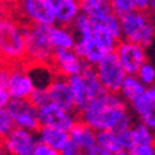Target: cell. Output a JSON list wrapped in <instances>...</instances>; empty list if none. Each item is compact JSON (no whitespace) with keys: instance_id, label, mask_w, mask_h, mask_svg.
Masks as SVG:
<instances>
[{"instance_id":"30bf717a","label":"cell","mask_w":155,"mask_h":155,"mask_svg":"<svg viewBox=\"0 0 155 155\" xmlns=\"http://www.w3.org/2000/svg\"><path fill=\"white\" fill-rule=\"evenodd\" d=\"M115 54L118 55L122 67L127 75H136L139 69L148 61L147 60V48L137 43L129 42V40H119L116 46Z\"/></svg>"},{"instance_id":"d6986e66","label":"cell","mask_w":155,"mask_h":155,"mask_svg":"<svg viewBox=\"0 0 155 155\" xmlns=\"http://www.w3.org/2000/svg\"><path fill=\"white\" fill-rule=\"evenodd\" d=\"M39 141H43L48 144L53 148L61 151L65 145L69 143V132L65 129H60V127H54V126H45L42 125L39 127L38 132Z\"/></svg>"},{"instance_id":"e575fe53","label":"cell","mask_w":155,"mask_h":155,"mask_svg":"<svg viewBox=\"0 0 155 155\" xmlns=\"http://www.w3.org/2000/svg\"><path fill=\"white\" fill-rule=\"evenodd\" d=\"M111 155H132V154H130L129 150H120V151L114 152V154H111Z\"/></svg>"},{"instance_id":"3957f363","label":"cell","mask_w":155,"mask_h":155,"mask_svg":"<svg viewBox=\"0 0 155 155\" xmlns=\"http://www.w3.org/2000/svg\"><path fill=\"white\" fill-rule=\"evenodd\" d=\"M122 39L148 48L155 42V17L145 10H133L120 17Z\"/></svg>"},{"instance_id":"ffe728a7","label":"cell","mask_w":155,"mask_h":155,"mask_svg":"<svg viewBox=\"0 0 155 155\" xmlns=\"http://www.w3.org/2000/svg\"><path fill=\"white\" fill-rule=\"evenodd\" d=\"M81 14L98 21L114 14L111 0H79Z\"/></svg>"},{"instance_id":"1f68e13d","label":"cell","mask_w":155,"mask_h":155,"mask_svg":"<svg viewBox=\"0 0 155 155\" xmlns=\"http://www.w3.org/2000/svg\"><path fill=\"white\" fill-rule=\"evenodd\" d=\"M136 10H147L148 0H130Z\"/></svg>"},{"instance_id":"8d00e7d4","label":"cell","mask_w":155,"mask_h":155,"mask_svg":"<svg viewBox=\"0 0 155 155\" xmlns=\"http://www.w3.org/2000/svg\"><path fill=\"white\" fill-rule=\"evenodd\" d=\"M76 155H86V154H84V152H78Z\"/></svg>"},{"instance_id":"7402d4cb","label":"cell","mask_w":155,"mask_h":155,"mask_svg":"<svg viewBox=\"0 0 155 155\" xmlns=\"http://www.w3.org/2000/svg\"><path fill=\"white\" fill-rule=\"evenodd\" d=\"M130 133H132L133 145L155 143V130L141 122L133 123V126L130 127Z\"/></svg>"},{"instance_id":"e0dca14e","label":"cell","mask_w":155,"mask_h":155,"mask_svg":"<svg viewBox=\"0 0 155 155\" xmlns=\"http://www.w3.org/2000/svg\"><path fill=\"white\" fill-rule=\"evenodd\" d=\"M69 139L75 145L79 147L82 152H84L97 143V132L89 125H86L83 120L78 119V122L69 130Z\"/></svg>"},{"instance_id":"5bb4252c","label":"cell","mask_w":155,"mask_h":155,"mask_svg":"<svg viewBox=\"0 0 155 155\" xmlns=\"http://www.w3.org/2000/svg\"><path fill=\"white\" fill-rule=\"evenodd\" d=\"M129 105L137 122L144 123L155 130V86L147 87L144 93Z\"/></svg>"},{"instance_id":"8992f818","label":"cell","mask_w":155,"mask_h":155,"mask_svg":"<svg viewBox=\"0 0 155 155\" xmlns=\"http://www.w3.org/2000/svg\"><path fill=\"white\" fill-rule=\"evenodd\" d=\"M94 68L104 90L110 93H119L127 74L115 51L107 54Z\"/></svg>"},{"instance_id":"6da1fadb","label":"cell","mask_w":155,"mask_h":155,"mask_svg":"<svg viewBox=\"0 0 155 155\" xmlns=\"http://www.w3.org/2000/svg\"><path fill=\"white\" fill-rule=\"evenodd\" d=\"M79 119L93 127L96 132L115 130L123 132L133 126V114L129 103L119 93L104 91L94 97L79 111Z\"/></svg>"},{"instance_id":"484cf974","label":"cell","mask_w":155,"mask_h":155,"mask_svg":"<svg viewBox=\"0 0 155 155\" xmlns=\"http://www.w3.org/2000/svg\"><path fill=\"white\" fill-rule=\"evenodd\" d=\"M111 4H112L114 14H116L118 17H123L125 14L136 10L130 0H111Z\"/></svg>"},{"instance_id":"5b68a950","label":"cell","mask_w":155,"mask_h":155,"mask_svg":"<svg viewBox=\"0 0 155 155\" xmlns=\"http://www.w3.org/2000/svg\"><path fill=\"white\" fill-rule=\"evenodd\" d=\"M68 82H69V86H71L72 96H74L75 100V107H76L78 112L83 110L94 97L100 96L101 93L105 91L98 76H97L96 68L91 67V65H86V68L83 69L82 74L69 78Z\"/></svg>"},{"instance_id":"d6a6232c","label":"cell","mask_w":155,"mask_h":155,"mask_svg":"<svg viewBox=\"0 0 155 155\" xmlns=\"http://www.w3.org/2000/svg\"><path fill=\"white\" fill-rule=\"evenodd\" d=\"M18 2L19 0H0V4L7 7V8H10V10H14L15 6L18 4Z\"/></svg>"},{"instance_id":"9a60e30c","label":"cell","mask_w":155,"mask_h":155,"mask_svg":"<svg viewBox=\"0 0 155 155\" xmlns=\"http://www.w3.org/2000/svg\"><path fill=\"white\" fill-rule=\"evenodd\" d=\"M47 90L48 94H50V101L51 103L57 104L58 107H61L64 110L76 111L71 86H69V82H68L67 78L55 75V78L47 86Z\"/></svg>"},{"instance_id":"603a6c76","label":"cell","mask_w":155,"mask_h":155,"mask_svg":"<svg viewBox=\"0 0 155 155\" xmlns=\"http://www.w3.org/2000/svg\"><path fill=\"white\" fill-rule=\"evenodd\" d=\"M15 127V122L8 108H0V141L6 139Z\"/></svg>"},{"instance_id":"9c48e42d","label":"cell","mask_w":155,"mask_h":155,"mask_svg":"<svg viewBox=\"0 0 155 155\" xmlns=\"http://www.w3.org/2000/svg\"><path fill=\"white\" fill-rule=\"evenodd\" d=\"M8 111L13 115L17 127H22L26 130L38 132L40 123L39 108L31 101V98H15L8 104Z\"/></svg>"},{"instance_id":"ac0fdd59","label":"cell","mask_w":155,"mask_h":155,"mask_svg":"<svg viewBox=\"0 0 155 155\" xmlns=\"http://www.w3.org/2000/svg\"><path fill=\"white\" fill-rule=\"evenodd\" d=\"M50 39L55 50H67V48H75L76 46V33L74 28L69 25H54L48 26Z\"/></svg>"},{"instance_id":"d590c367","label":"cell","mask_w":155,"mask_h":155,"mask_svg":"<svg viewBox=\"0 0 155 155\" xmlns=\"http://www.w3.org/2000/svg\"><path fill=\"white\" fill-rule=\"evenodd\" d=\"M0 155H7V152H6V150H4L3 144H2V141H0Z\"/></svg>"},{"instance_id":"f546056e","label":"cell","mask_w":155,"mask_h":155,"mask_svg":"<svg viewBox=\"0 0 155 155\" xmlns=\"http://www.w3.org/2000/svg\"><path fill=\"white\" fill-rule=\"evenodd\" d=\"M84 154L86 155H111V152L110 151H107L104 147H101L100 144H94V145H91L89 150H86L84 151Z\"/></svg>"},{"instance_id":"277c9868","label":"cell","mask_w":155,"mask_h":155,"mask_svg":"<svg viewBox=\"0 0 155 155\" xmlns=\"http://www.w3.org/2000/svg\"><path fill=\"white\" fill-rule=\"evenodd\" d=\"M26 64L50 65L54 57L55 48L51 43L48 26L26 25Z\"/></svg>"},{"instance_id":"cb8c5ba5","label":"cell","mask_w":155,"mask_h":155,"mask_svg":"<svg viewBox=\"0 0 155 155\" xmlns=\"http://www.w3.org/2000/svg\"><path fill=\"white\" fill-rule=\"evenodd\" d=\"M136 76L143 82L144 86H147V87L155 86V65H152L151 62L147 61L139 69V72L136 74Z\"/></svg>"},{"instance_id":"4316f807","label":"cell","mask_w":155,"mask_h":155,"mask_svg":"<svg viewBox=\"0 0 155 155\" xmlns=\"http://www.w3.org/2000/svg\"><path fill=\"white\" fill-rule=\"evenodd\" d=\"M129 151L132 155H155V143L133 145Z\"/></svg>"},{"instance_id":"d4e9b609","label":"cell","mask_w":155,"mask_h":155,"mask_svg":"<svg viewBox=\"0 0 155 155\" xmlns=\"http://www.w3.org/2000/svg\"><path fill=\"white\" fill-rule=\"evenodd\" d=\"M31 101H32L38 108H40V107L46 105V104H48V103H51L47 87H36L35 91H33L32 96H31Z\"/></svg>"},{"instance_id":"52a82bcc","label":"cell","mask_w":155,"mask_h":155,"mask_svg":"<svg viewBox=\"0 0 155 155\" xmlns=\"http://www.w3.org/2000/svg\"><path fill=\"white\" fill-rule=\"evenodd\" d=\"M14 13L25 25L51 26L55 24L47 0H19Z\"/></svg>"},{"instance_id":"836d02e7","label":"cell","mask_w":155,"mask_h":155,"mask_svg":"<svg viewBox=\"0 0 155 155\" xmlns=\"http://www.w3.org/2000/svg\"><path fill=\"white\" fill-rule=\"evenodd\" d=\"M145 11H148L151 15L155 17V0H148V6H147Z\"/></svg>"},{"instance_id":"83f0119b","label":"cell","mask_w":155,"mask_h":155,"mask_svg":"<svg viewBox=\"0 0 155 155\" xmlns=\"http://www.w3.org/2000/svg\"><path fill=\"white\" fill-rule=\"evenodd\" d=\"M33 155H61V151L53 148V147H50L48 144H46L43 141H38Z\"/></svg>"},{"instance_id":"4fadbf2b","label":"cell","mask_w":155,"mask_h":155,"mask_svg":"<svg viewBox=\"0 0 155 155\" xmlns=\"http://www.w3.org/2000/svg\"><path fill=\"white\" fill-rule=\"evenodd\" d=\"M75 112L76 111L64 110L54 103H48L39 108V116H40L42 125L54 126V127L65 129L68 132L72 129V126L79 119V115H76Z\"/></svg>"},{"instance_id":"f1b7e54d","label":"cell","mask_w":155,"mask_h":155,"mask_svg":"<svg viewBox=\"0 0 155 155\" xmlns=\"http://www.w3.org/2000/svg\"><path fill=\"white\" fill-rule=\"evenodd\" d=\"M11 100H13V98H11V94H10L7 86L0 84V108H6V107H8V104H10Z\"/></svg>"},{"instance_id":"7a4b0ae2","label":"cell","mask_w":155,"mask_h":155,"mask_svg":"<svg viewBox=\"0 0 155 155\" xmlns=\"http://www.w3.org/2000/svg\"><path fill=\"white\" fill-rule=\"evenodd\" d=\"M26 25L14 10L0 4V61L7 64L26 62Z\"/></svg>"},{"instance_id":"7c38bea8","label":"cell","mask_w":155,"mask_h":155,"mask_svg":"<svg viewBox=\"0 0 155 155\" xmlns=\"http://www.w3.org/2000/svg\"><path fill=\"white\" fill-rule=\"evenodd\" d=\"M50 65L55 75L69 79L75 75L82 74L87 64L78 54L75 48H67V50H55Z\"/></svg>"},{"instance_id":"ba28073f","label":"cell","mask_w":155,"mask_h":155,"mask_svg":"<svg viewBox=\"0 0 155 155\" xmlns=\"http://www.w3.org/2000/svg\"><path fill=\"white\" fill-rule=\"evenodd\" d=\"M11 98H31L36 89V83L31 74L29 65L26 62L21 64H10V75L7 83Z\"/></svg>"},{"instance_id":"4dcf8cb0","label":"cell","mask_w":155,"mask_h":155,"mask_svg":"<svg viewBox=\"0 0 155 155\" xmlns=\"http://www.w3.org/2000/svg\"><path fill=\"white\" fill-rule=\"evenodd\" d=\"M78 152H82V151L79 150L78 145H75L74 143L71 141V140H69V143L61 150V155H76Z\"/></svg>"},{"instance_id":"2e32d148","label":"cell","mask_w":155,"mask_h":155,"mask_svg":"<svg viewBox=\"0 0 155 155\" xmlns=\"http://www.w3.org/2000/svg\"><path fill=\"white\" fill-rule=\"evenodd\" d=\"M47 3L55 24L71 26L75 19L81 15L79 0H47Z\"/></svg>"},{"instance_id":"44dd1931","label":"cell","mask_w":155,"mask_h":155,"mask_svg":"<svg viewBox=\"0 0 155 155\" xmlns=\"http://www.w3.org/2000/svg\"><path fill=\"white\" fill-rule=\"evenodd\" d=\"M145 89H147V86H144L143 82L140 81L136 75H127L125 82H123V84H122V87H120L119 94L130 104L139 96H141V94L144 93Z\"/></svg>"},{"instance_id":"8fae6325","label":"cell","mask_w":155,"mask_h":155,"mask_svg":"<svg viewBox=\"0 0 155 155\" xmlns=\"http://www.w3.org/2000/svg\"><path fill=\"white\" fill-rule=\"evenodd\" d=\"M39 141L38 133L15 127L4 140H2L7 155H33L35 147Z\"/></svg>"}]
</instances>
